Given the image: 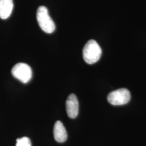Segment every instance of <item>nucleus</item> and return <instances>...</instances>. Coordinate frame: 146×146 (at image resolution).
<instances>
[{
	"instance_id": "f257e3e1",
	"label": "nucleus",
	"mask_w": 146,
	"mask_h": 146,
	"mask_svg": "<svg viewBox=\"0 0 146 146\" xmlns=\"http://www.w3.org/2000/svg\"><path fill=\"white\" fill-rule=\"evenodd\" d=\"M102 55V49L94 40L87 42L83 49V58L84 61L88 64H92L98 62Z\"/></svg>"
},
{
	"instance_id": "f03ea898",
	"label": "nucleus",
	"mask_w": 146,
	"mask_h": 146,
	"mask_svg": "<svg viewBox=\"0 0 146 146\" xmlns=\"http://www.w3.org/2000/svg\"><path fill=\"white\" fill-rule=\"evenodd\" d=\"M36 19L39 26L43 31L48 34H51L55 31V23L49 15L46 7L40 6L38 7L37 11Z\"/></svg>"
},
{
	"instance_id": "7ed1b4c3",
	"label": "nucleus",
	"mask_w": 146,
	"mask_h": 146,
	"mask_svg": "<svg viewBox=\"0 0 146 146\" xmlns=\"http://www.w3.org/2000/svg\"><path fill=\"white\" fill-rule=\"evenodd\" d=\"M131 99L130 92L125 88L119 89L108 94L107 100L113 106H121L128 104Z\"/></svg>"
},
{
	"instance_id": "20e7f679",
	"label": "nucleus",
	"mask_w": 146,
	"mask_h": 146,
	"mask_svg": "<svg viewBox=\"0 0 146 146\" xmlns=\"http://www.w3.org/2000/svg\"><path fill=\"white\" fill-rule=\"evenodd\" d=\"M13 76L22 83L26 84L32 78V70L30 66L25 63L16 64L11 70Z\"/></svg>"
},
{
	"instance_id": "39448f33",
	"label": "nucleus",
	"mask_w": 146,
	"mask_h": 146,
	"mask_svg": "<svg viewBox=\"0 0 146 146\" xmlns=\"http://www.w3.org/2000/svg\"><path fill=\"white\" fill-rule=\"evenodd\" d=\"M66 110L68 116L71 119L76 118L78 114L79 104L76 96L70 94L66 101Z\"/></svg>"
},
{
	"instance_id": "423d86ee",
	"label": "nucleus",
	"mask_w": 146,
	"mask_h": 146,
	"mask_svg": "<svg viewBox=\"0 0 146 146\" xmlns=\"http://www.w3.org/2000/svg\"><path fill=\"white\" fill-rule=\"evenodd\" d=\"M54 136L55 140L62 143L67 140V133L64 126L60 121H57L54 127Z\"/></svg>"
},
{
	"instance_id": "0eeeda50",
	"label": "nucleus",
	"mask_w": 146,
	"mask_h": 146,
	"mask_svg": "<svg viewBox=\"0 0 146 146\" xmlns=\"http://www.w3.org/2000/svg\"><path fill=\"white\" fill-rule=\"evenodd\" d=\"M13 0H0V18L3 20L8 18L13 9Z\"/></svg>"
},
{
	"instance_id": "6e6552de",
	"label": "nucleus",
	"mask_w": 146,
	"mask_h": 146,
	"mask_svg": "<svg viewBox=\"0 0 146 146\" xmlns=\"http://www.w3.org/2000/svg\"><path fill=\"white\" fill-rule=\"evenodd\" d=\"M16 146H31V141L27 137H23L16 140Z\"/></svg>"
}]
</instances>
